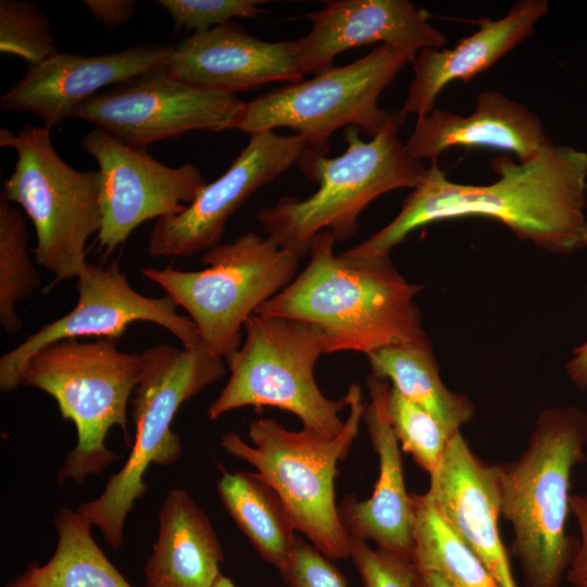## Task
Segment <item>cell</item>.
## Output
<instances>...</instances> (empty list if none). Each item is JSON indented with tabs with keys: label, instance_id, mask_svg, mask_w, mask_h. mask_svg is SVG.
<instances>
[{
	"label": "cell",
	"instance_id": "obj_37",
	"mask_svg": "<svg viewBox=\"0 0 587 587\" xmlns=\"http://www.w3.org/2000/svg\"><path fill=\"white\" fill-rule=\"evenodd\" d=\"M421 587H452L442 577L433 573L419 571Z\"/></svg>",
	"mask_w": 587,
	"mask_h": 587
},
{
	"label": "cell",
	"instance_id": "obj_3",
	"mask_svg": "<svg viewBox=\"0 0 587 587\" xmlns=\"http://www.w3.org/2000/svg\"><path fill=\"white\" fill-rule=\"evenodd\" d=\"M587 414L575 405L544 410L522 454L499 465L501 516L525 587H561L578 538L566 534L571 475L587 460Z\"/></svg>",
	"mask_w": 587,
	"mask_h": 587
},
{
	"label": "cell",
	"instance_id": "obj_9",
	"mask_svg": "<svg viewBox=\"0 0 587 587\" xmlns=\"http://www.w3.org/2000/svg\"><path fill=\"white\" fill-rule=\"evenodd\" d=\"M0 146L17 154L2 195L34 224L36 263L58 282L77 278L87 264L86 243L102 224L98 170L80 171L63 161L45 125L27 124L16 134L1 128Z\"/></svg>",
	"mask_w": 587,
	"mask_h": 587
},
{
	"label": "cell",
	"instance_id": "obj_24",
	"mask_svg": "<svg viewBox=\"0 0 587 587\" xmlns=\"http://www.w3.org/2000/svg\"><path fill=\"white\" fill-rule=\"evenodd\" d=\"M372 374L391 382L400 394L421 405L451 433L474 416L475 407L442 382L427 337L378 349L366 355Z\"/></svg>",
	"mask_w": 587,
	"mask_h": 587
},
{
	"label": "cell",
	"instance_id": "obj_11",
	"mask_svg": "<svg viewBox=\"0 0 587 587\" xmlns=\"http://www.w3.org/2000/svg\"><path fill=\"white\" fill-rule=\"evenodd\" d=\"M414 59L388 45L341 66L323 70L308 80L271 89L245 102L232 129L250 135L287 127L308 149L326 155L329 138L341 127H357L375 137L391 121L378 105L380 93Z\"/></svg>",
	"mask_w": 587,
	"mask_h": 587
},
{
	"label": "cell",
	"instance_id": "obj_14",
	"mask_svg": "<svg viewBox=\"0 0 587 587\" xmlns=\"http://www.w3.org/2000/svg\"><path fill=\"white\" fill-rule=\"evenodd\" d=\"M82 147L98 164L102 224L97 240L107 253L140 224L182 213L207 185L195 165L166 166L98 128L83 136Z\"/></svg>",
	"mask_w": 587,
	"mask_h": 587
},
{
	"label": "cell",
	"instance_id": "obj_12",
	"mask_svg": "<svg viewBox=\"0 0 587 587\" xmlns=\"http://www.w3.org/2000/svg\"><path fill=\"white\" fill-rule=\"evenodd\" d=\"M245 101L189 85L164 67L99 92L73 112L137 149L191 130L232 129Z\"/></svg>",
	"mask_w": 587,
	"mask_h": 587
},
{
	"label": "cell",
	"instance_id": "obj_8",
	"mask_svg": "<svg viewBox=\"0 0 587 587\" xmlns=\"http://www.w3.org/2000/svg\"><path fill=\"white\" fill-rule=\"evenodd\" d=\"M245 340L225 359L230 376L207 414L215 421L245 408L274 407L299 417L303 428L335 437L345 426L344 398L332 400L316 385L314 366L326 354L324 333L313 324L252 314Z\"/></svg>",
	"mask_w": 587,
	"mask_h": 587
},
{
	"label": "cell",
	"instance_id": "obj_18",
	"mask_svg": "<svg viewBox=\"0 0 587 587\" xmlns=\"http://www.w3.org/2000/svg\"><path fill=\"white\" fill-rule=\"evenodd\" d=\"M449 527L483 561L501 587H517L499 534V465L474 454L461 432L450 439L429 474L425 492Z\"/></svg>",
	"mask_w": 587,
	"mask_h": 587
},
{
	"label": "cell",
	"instance_id": "obj_2",
	"mask_svg": "<svg viewBox=\"0 0 587 587\" xmlns=\"http://www.w3.org/2000/svg\"><path fill=\"white\" fill-rule=\"evenodd\" d=\"M329 230L313 239L303 271L254 314L307 322L325 335L326 353L366 355L426 337L414 302L422 286L409 283L390 255L335 254Z\"/></svg>",
	"mask_w": 587,
	"mask_h": 587
},
{
	"label": "cell",
	"instance_id": "obj_20",
	"mask_svg": "<svg viewBox=\"0 0 587 587\" xmlns=\"http://www.w3.org/2000/svg\"><path fill=\"white\" fill-rule=\"evenodd\" d=\"M370 403L363 420L378 457V477L372 496L359 501L353 495L338 505L341 523L350 536L372 540L377 548L411 560L413 507L404 484L399 441L391 427L386 400L388 380L370 374L366 378Z\"/></svg>",
	"mask_w": 587,
	"mask_h": 587
},
{
	"label": "cell",
	"instance_id": "obj_25",
	"mask_svg": "<svg viewBox=\"0 0 587 587\" xmlns=\"http://www.w3.org/2000/svg\"><path fill=\"white\" fill-rule=\"evenodd\" d=\"M217 491L223 507L259 554L282 571L297 529L278 494L257 472L223 471Z\"/></svg>",
	"mask_w": 587,
	"mask_h": 587
},
{
	"label": "cell",
	"instance_id": "obj_15",
	"mask_svg": "<svg viewBox=\"0 0 587 587\" xmlns=\"http://www.w3.org/2000/svg\"><path fill=\"white\" fill-rule=\"evenodd\" d=\"M307 148L297 134L265 130L250 135L225 173L207 184L182 213L157 220L149 235V254L190 257L221 243L229 217L254 191L298 162Z\"/></svg>",
	"mask_w": 587,
	"mask_h": 587
},
{
	"label": "cell",
	"instance_id": "obj_34",
	"mask_svg": "<svg viewBox=\"0 0 587 587\" xmlns=\"http://www.w3.org/2000/svg\"><path fill=\"white\" fill-rule=\"evenodd\" d=\"M570 505L578 524L579 537L566 578L573 587H587V496L571 495Z\"/></svg>",
	"mask_w": 587,
	"mask_h": 587
},
{
	"label": "cell",
	"instance_id": "obj_21",
	"mask_svg": "<svg viewBox=\"0 0 587 587\" xmlns=\"http://www.w3.org/2000/svg\"><path fill=\"white\" fill-rule=\"evenodd\" d=\"M551 142L528 108L498 90H484L466 116L434 109L416 118L405 147L414 159L438 164L441 153L453 147L490 148L527 161Z\"/></svg>",
	"mask_w": 587,
	"mask_h": 587
},
{
	"label": "cell",
	"instance_id": "obj_38",
	"mask_svg": "<svg viewBox=\"0 0 587 587\" xmlns=\"http://www.w3.org/2000/svg\"><path fill=\"white\" fill-rule=\"evenodd\" d=\"M212 587H236V585L229 578L222 575Z\"/></svg>",
	"mask_w": 587,
	"mask_h": 587
},
{
	"label": "cell",
	"instance_id": "obj_36",
	"mask_svg": "<svg viewBox=\"0 0 587 587\" xmlns=\"http://www.w3.org/2000/svg\"><path fill=\"white\" fill-rule=\"evenodd\" d=\"M587 290V287H586ZM569 379L580 390H587V341L573 351L565 365Z\"/></svg>",
	"mask_w": 587,
	"mask_h": 587
},
{
	"label": "cell",
	"instance_id": "obj_17",
	"mask_svg": "<svg viewBox=\"0 0 587 587\" xmlns=\"http://www.w3.org/2000/svg\"><path fill=\"white\" fill-rule=\"evenodd\" d=\"M174 46L145 45L120 52L82 55L57 53L29 66L24 76L0 98L2 110L27 111L52 128L108 86H116L167 65Z\"/></svg>",
	"mask_w": 587,
	"mask_h": 587
},
{
	"label": "cell",
	"instance_id": "obj_29",
	"mask_svg": "<svg viewBox=\"0 0 587 587\" xmlns=\"http://www.w3.org/2000/svg\"><path fill=\"white\" fill-rule=\"evenodd\" d=\"M386 409L402 450L410 453L415 463L430 474L455 433H451L429 412L392 386L387 395Z\"/></svg>",
	"mask_w": 587,
	"mask_h": 587
},
{
	"label": "cell",
	"instance_id": "obj_13",
	"mask_svg": "<svg viewBox=\"0 0 587 587\" xmlns=\"http://www.w3.org/2000/svg\"><path fill=\"white\" fill-rule=\"evenodd\" d=\"M76 287L78 300L68 313L46 324L1 357V391L9 392L21 385L27 361L40 349L84 336L118 340L134 322H150L164 327L184 348L202 346L196 325L177 313L171 297L150 298L139 294L115 260L107 265L87 262L77 277Z\"/></svg>",
	"mask_w": 587,
	"mask_h": 587
},
{
	"label": "cell",
	"instance_id": "obj_23",
	"mask_svg": "<svg viewBox=\"0 0 587 587\" xmlns=\"http://www.w3.org/2000/svg\"><path fill=\"white\" fill-rule=\"evenodd\" d=\"M224 552L208 515L183 488L166 495L159 534L146 562L145 587H212Z\"/></svg>",
	"mask_w": 587,
	"mask_h": 587
},
{
	"label": "cell",
	"instance_id": "obj_10",
	"mask_svg": "<svg viewBox=\"0 0 587 587\" xmlns=\"http://www.w3.org/2000/svg\"><path fill=\"white\" fill-rule=\"evenodd\" d=\"M299 260L270 237L247 232L207 250L203 270L146 267L142 274L187 311L202 346L225 360L242 344L247 320L294 280Z\"/></svg>",
	"mask_w": 587,
	"mask_h": 587
},
{
	"label": "cell",
	"instance_id": "obj_22",
	"mask_svg": "<svg viewBox=\"0 0 587 587\" xmlns=\"http://www.w3.org/2000/svg\"><path fill=\"white\" fill-rule=\"evenodd\" d=\"M546 0H520L501 18L482 17L478 29L452 48L423 49L414 62L402 108L404 116H426L435 109L437 96L454 80L464 84L486 71L517 45L532 36L536 23L548 14Z\"/></svg>",
	"mask_w": 587,
	"mask_h": 587
},
{
	"label": "cell",
	"instance_id": "obj_26",
	"mask_svg": "<svg viewBox=\"0 0 587 587\" xmlns=\"http://www.w3.org/2000/svg\"><path fill=\"white\" fill-rule=\"evenodd\" d=\"M58 544L51 559L27 569L5 587H133L98 547L91 523L61 508L54 517Z\"/></svg>",
	"mask_w": 587,
	"mask_h": 587
},
{
	"label": "cell",
	"instance_id": "obj_1",
	"mask_svg": "<svg viewBox=\"0 0 587 587\" xmlns=\"http://www.w3.org/2000/svg\"><path fill=\"white\" fill-rule=\"evenodd\" d=\"M490 164L498 178L488 185L451 182L438 164H430L396 217L346 252L390 255L414 229L465 216L494 218L550 253L567 255L587 248L586 152L551 142L527 161L503 153Z\"/></svg>",
	"mask_w": 587,
	"mask_h": 587
},
{
	"label": "cell",
	"instance_id": "obj_16",
	"mask_svg": "<svg viewBox=\"0 0 587 587\" xmlns=\"http://www.w3.org/2000/svg\"><path fill=\"white\" fill-rule=\"evenodd\" d=\"M311 30L296 40L300 70L316 74L333 66L341 52L379 42L414 60L423 49L446 47V36L432 15L408 0H334L303 15Z\"/></svg>",
	"mask_w": 587,
	"mask_h": 587
},
{
	"label": "cell",
	"instance_id": "obj_28",
	"mask_svg": "<svg viewBox=\"0 0 587 587\" xmlns=\"http://www.w3.org/2000/svg\"><path fill=\"white\" fill-rule=\"evenodd\" d=\"M28 230L20 209L0 196V324L8 335L16 334L22 321L17 302L27 299L41 279L28 250Z\"/></svg>",
	"mask_w": 587,
	"mask_h": 587
},
{
	"label": "cell",
	"instance_id": "obj_30",
	"mask_svg": "<svg viewBox=\"0 0 587 587\" xmlns=\"http://www.w3.org/2000/svg\"><path fill=\"white\" fill-rule=\"evenodd\" d=\"M0 51L29 66L59 53L48 17L34 3L20 0L0 1Z\"/></svg>",
	"mask_w": 587,
	"mask_h": 587
},
{
	"label": "cell",
	"instance_id": "obj_32",
	"mask_svg": "<svg viewBox=\"0 0 587 587\" xmlns=\"http://www.w3.org/2000/svg\"><path fill=\"white\" fill-rule=\"evenodd\" d=\"M350 558L364 587H421L420 573L411 560L372 549L366 540L350 536Z\"/></svg>",
	"mask_w": 587,
	"mask_h": 587
},
{
	"label": "cell",
	"instance_id": "obj_33",
	"mask_svg": "<svg viewBox=\"0 0 587 587\" xmlns=\"http://www.w3.org/2000/svg\"><path fill=\"white\" fill-rule=\"evenodd\" d=\"M279 572L288 587H347L341 571L300 537L296 538L290 558Z\"/></svg>",
	"mask_w": 587,
	"mask_h": 587
},
{
	"label": "cell",
	"instance_id": "obj_7",
	"mask_svg": "<svg viewBox=\"0 0 587 587\" xmlns=\"http://www.w3.org/2000/svg\"><path fill=\"white\" fill-rule=\"evenodd\" d=\"M117 340L65 339L29 358L21 385L49 394L63 419L76 426L77 445L59 471V483L82 485L104 471L118 455L105 447L109 429L118 425L130 446L127 404L142 367L141 353L121 351Z\"/></svg>",
	"mask_w": 587,
	"mask_h": 587
},
{
	"label": "cell",
	"instance_id": "obj_19",
	"mask_svg": "<svg viewBox=\"0 0 587 587\" xmlns=\"http://www.w3.org/2000/svg\"><path fill=\"white\" fill-rule=\"evenodd\" d=\"M165 68L195 87L234 96L267 83H297L305 76L296 40L265 41L235 22L184 38Z\"/></svg>",
	"mask_w": 587,
	"mask_h": 587
},
{
	"label": "cell",
	"instance_id": "obj_6",
	"mask_svg": "<svg viewBox=\"0 0 587 587\" xmlns=\"http://www.w3.org/2000/svg\"><path fill=\"white\" fill-rule=\"evenodd\" d=\"M141 359V372L130 400L136 434L129 455L109 478L102 494L76 510L101 530L113 549L123 545L125 520L146 492L147 469L151 464L173 463L180 457V438L172 430L178 409L220 380L226 371L225 360L203 346L178 349L160 344L142 352Z\"/></svg>",
	"mask_w": 587,
	"mask_h": 587
},
{
	"label": "cell",
	"instance_id": "obj_27",
	"mask_svg": "<svg viewBox=\"0 0 587 587\" xmlns=\"http://www.w3.org/2000/svg\"><path fill=\"white\" fill-rule=\"evenodd\" d=\"M413 547L417 571L433 572L452 587H501L483 561L449 527L426 494H411Z\"/></svg>",
	"mask_w": 587,
	"mask_h": 587
},
{
	"label": "cell",
	"instance_id": "obj_5",
	"mask_svg": "<svg viewBox=\"0 0 587 587\" xmlns=\"http://www.w3.org/2000/svg\"><path fill=\"white\" fill-rule=\"evenodd\" d=\"M345 398L349 412L335 437L308 428L289 430L273 419H257L248 425L251 445L234 432L221 439L227 453L251 464L278 494L296 529L329 560L350 558V535L339 517L335 479L366 408L357 384L350 385Z\"/></svg>",
	"mask_w": 587,
	"mask_h": 587
},
{
	"label": "cell",
	"instance_id": "obj_31",
	"mask_svg": "<svg viewBox=\"0 0 587 587\" xmlns=\"http://www.w3.org/2000/svg\"><path fill=\"white\" fill-rule=\"evenodd\" d=\"M173 21L174 32L210 30L234 18L258 20L265 11L260 0H159Z\"/></svg>",
	"mask_w": 587,
	"mask_h": 587
},
{
	"label": "cell",
	"instance_id": "obj_4",
	"mask_svg": "<svg viewBox=\"0 0 587 587\" xmlns=\"http://www.w3.org/2000/svg\"><path fill=\"white\" fill-rule=\"evenodd\" d=\"M405 116L392 112L389 124L370 141L360 129L346 127V151L328 158L305 149L298 163L305 177L319 184L304 199L286 196L257 217L267 237L299 259L309 253L315 236L332 232L336 242L353 237L360 213L376 198L391 190L414 189L426 167L407 150L398 137Z\"/></svg>",
	"mask_w": 587,
	"mask_h": 587
},
{
	"label": "cell",
	"instance_id": "obj_35",
	"mask_svg": "<svg viewBox=\"0 0 587 587\" xmlns=\"http://www.w3.org/2000/svg\"><path fill=\"white\" fill-rule=\"evenodd\" d=\"M84 3L92 17L109 29L127 23L136 8L133 0H86Z\"/></svg>",
	"mask_w": 587,
	"mask_h": 587
}]
</instances>
